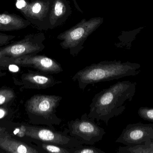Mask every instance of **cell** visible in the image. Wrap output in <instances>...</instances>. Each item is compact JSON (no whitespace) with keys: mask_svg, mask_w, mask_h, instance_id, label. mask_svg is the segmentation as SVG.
I'll list each match as a JSON object with an SVG mask.
<instances>
[{"mask_svg":"<svg viewBox=\"0 0 153 153\" xmlns=\"http://www.w3.org/2000/svg\"><path fill=\"white\" fill-rule=\"evenodd\" d=\"M137 83L119 81L94 95L90 105L88 116L108 125L112 118L121 115L126 109V102L132 100L136 91Z\"/></svg>","mask_w":153,"mask_h":153,"instance_id":"6da1fadb","label":"cell"},{"mask_svg":"<svg viewBox=\"0 0 153 153\" xmlns=\"http://www.w3.org/2000/svg\"><path fill=\"white\" fill-rule=\"evenodd\" d=\"M141 72V65L137 63L120 61H104L92 64L79 70L72 79L78 82L80 90L88 85L118 80L127 76H135Z\"/></svg>","mask_w":153,"mask_h":153,"instance_id":"7a4b0ae2","label":"cell"},{"mask_svg":"<svg viewBox=\"0 0 153 153\" xmlns=\"http://www.w3.org/2000/svg\"><path fill=\"white\" fill-rule=\"evenodd\" d=\"M62 99L59 95H35L28 102V111L37 124L55 128L54 126L59 125L62 121L56 115V109Z\"/></svg>","mask_w":153,"mask_h":153,"instance_id":"3957f363","label":"cell"},{"mask_svg":"<svg viewBox=\"0 0 153 153\" xmlns=\"http://www.w3.org/2000/svg\"><path fill=\"white\" fill-rule=\"evenodd\" d=\"M103 21L101 17L82 20L57 37L62 41L60 43L61 47L64 49H69L70 54L76 56L83 49L84 43L87 37L101 25Z\"/></svg>","mask_w":153,"mask_h":153,"instance_id":"277c9868","label":"cell"},{"mask_svg":"<svg viewBox=\"0 0 153 153\" xmlns=\"http://www.w3.org/2000/svg\"><path fill=\"white\" fill-rule=\"evenodd\" d=\"M94 119L83 114L80 119L68 122L69 134L84 144L92 146L102 140L106 134L105 130L95 123Z\"/></svg>","mask_w":153,"mask_h":153,"instance_id":"5b68a950","label":"cell"},{"mask_svg":"<svg viewBox=\"0 0 153 153\" xmlns=\"http://www.w3.org/2000/svg\"><path fill=\"white\" fill-rule=\"evenodd\" d=\"M29 134L36 140L67 148H73L84 144L75 137L70 136L67 128H65L63 131H57L55 128L47 126L31 128Z\"/></svg>","mask_w":153,"mask_h":153,"instance_id":"8992f818","label":"cell"},{"mask_svg":"<svg viewBox=\"0 0 153 153\" xmlns=\"http://www.w3.org/2000/svg\"><path fill=\"white\" fill-rule=\"evenodd\" d=\"M153 142V124H128L123 129L116 143L135 146Z\"/></svg>","mask_w":153,"mask_h":153,"instance_id":"52a82bcc","label":"cell"},{"mask_svg":"<svg viewBox=\"0 0 153 153\" xmlns=\"http://www.w3.org/2000/svg\"><path fill=\"white\" fill-rule=\"evenodd\" d=\"M27 64L42 72L49 74H57L63 71L62 67L56 60L46 56L36 55L27 57Z\"/></svg>","mask_w":153,"mask_h":153,"instance_id":"ba28073f","label":"cell"},{"mask_svg":"<svg viewBox=\"0 0 153 153\" xmlns=\"http://www.w3.org/2000/svg\"><path fill=\"white\" fill-rule=\"evenodd\" d=\"M48 22L51 28L62 24L71 13L70 6L66 0H51Z\"/></svg>","mask_w":153,"mask_h":153,"instance_id":"9c48e42d","label":"cell"},{"mask_svg":"<svg viewBox=\"0 0 153 153\" xmlns=\"http://www.w3.org/2000/svg\"><path fill=\"white\" fill-rule=\"evenodd\" d=\"M51 3V0H36L22 12L28 18L44 21V19H49Z\"/></svg>","mask_w":153,"mask_h":153,"instance_id":"30bf717a","label":"cell"},{"mask_svg":"<svg viewBox=\"0 0 153 153\" xmlns=\"http://www.w3.org/2000/svg\"><path fill=\"white\" fill-rule=\"evenodd\" d=\"M30 22L19 15L8 13H0V31H11L26 28Z\"/></svg>","mask_w":153,"mask_h":153,"instance_id":"8fae6325","label":"cell"},{"mask_svg":"<svg viewBox=\"0 0 153 153\" xmlns=\"http://www.w3.org/2000/svg\"><path fill=\"white\" fill-rule=\"evenodd\" d=\"M27 80L32 87L38 89H48L62 83L52 75L42 72L30 74Z\"/></svg>","mask_w":153,"mask_h":153,"instance_id":"7c38bea8","label":"cell"},{"mask_svg":"<svg viewBox=\"0 0 153 153\" xmlns=\"http://www.w3.org/2000/svg\"><path fill=\"white\" fill-rule=\"evenodd\" d=\"M117 153H153V142L135 146H125L119 147Z\"/></svg>","mask_w":153,"mask_h":153,"instance_id":"4fadbf2b","label":"cell"},{"mask_svg":"<svg viewBox=\"0 0 153 153\" xmlns=\"http://www.w3.org/2000/svg\"><path fill=\"white\" fill-rule=\"evenodd\" d=\"M36 143L39 148L45 153H71V148L65 147L58 145L45 143L36 140Z\"/></svg>","mask_w":153,"mask_h":153,"instance_id":"5bb4252c","label":"cell"},{"mask_svg":"<svg viewBox=\"0 0 153 153\" xmlns=\"http://www.w3.org/2000/svg\"><path fill=\"white\" fill-rule=\"evenodd\" d=\"M71 153H105L101 149L93 146H85L83 144L71 148Z\"/></svg>","mask_w":153,"mask_h":153,"instance_id":"9a60e30c","label":"cell"},{"mask_svg":"<svg viewBox=\"0 0 153 153\" xmlns=\"http://www.w3.org/2000/svg\"><path fill=\"white\" fill-rule=\"evenodd\" d=\"M138 116L144 120L153 123V107H141L138 109Z\"/></svg>","mask_w":153,"mask_h":153,"instance_id":"2e32d148","label":"cell"},{"mask_svg":"<svg viewBox=\"0 0 153 153\" xmlns=\"http://www.w3.org/2000/svg\"><path fill=\"white\" fill-rule=\"evenodd\" d=\"M28 4L25 0H17L16 1V7L22 12L26 9Z\"/></svg>","mask_w":153,"mask_h":153,"instance_id":"e0dca14e","label":"cell"},{"mask_svg":"<svg viewBox=\"0 0 153 153\" xmlns=\"http://www.w3.org/2000/svg\"><path fill=\"white\" fill-rule=\"evenodd\" d=\"M15 37L14 36H8L4 34H0V44H4L9 42L11 40Z\"/></svg>","mask_w":153,"mask_h":153,"instance_id":"ac0fdd59","label":"cell"},{"mask_svg":"<svg viewBox=\"0 0 153 153\" xmlns=\"http://www.w3.org/2000/svg\"><path fill=\"white\" fill-rule=\"evenodd\" d=\"M9 69L10 71L13 72H18L19 70V67L15 65H10L9 66Z\"/></svg>","mask_w":153,"mask_h":153,"instance_id":"d6986e66","label":"cell"},{"mask_svg":"<svg viewBox=\"0 0 153 153\" xmlns=\"http://www.w3.org/2000/svg\"><path fill=\"white\" fill-rule=\"evenodd\" d=\"M5 100V97L3 95H0V105L4 103Z\"/></svg>","mask_w":153,"mask_h":153,"instance_id":"ffe728a7","label":"cell"},{"mask_svg":"<svg viewBox=\"0 0 153 153\" xmlns=\"http://www.w3.org/2000/svg\"><path fill=\"white\" fill-rule=\"evenodd\" d=\"M4 111L0 109V119L3 117L4 115Z\"/></svg>","mask_w":153,"mask_h":153,"instance_id":"44dd1931","label":"cell"},{"mask_svg":"<svg viewBox=\"0 0 153 153\" xmlns=\"http://www.w3.org/2000/svg\"><path fill=\"white\" fill-rule=\"evenodd\" d=\"M19 129H18V128H16V129L14 130V132H13V134L15 135L19 133Z\"/></svg>","mask_w":153,"mask_h":153,"instance_id":"7402d4cb","label":"cell"}]
</instances>
